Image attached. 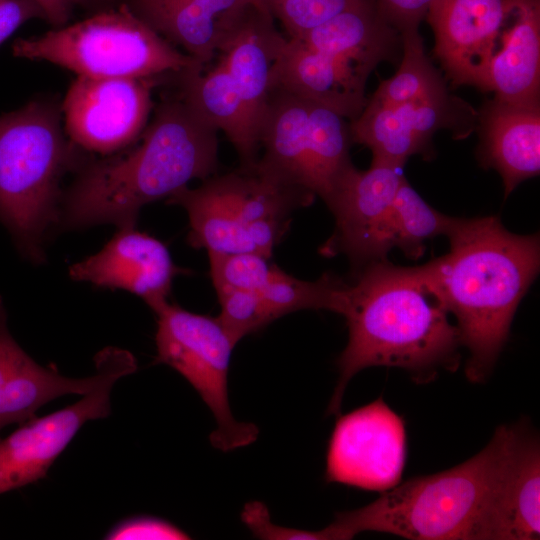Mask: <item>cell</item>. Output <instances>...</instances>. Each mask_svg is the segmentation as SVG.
Returning <instances> with one entry per match:
<instances>
[{
	"label": "cell",
	"instance_id": "cell-1",
	"mask_svg": "<svg viewBox=\"0 0 540 540\" xmlns=\"http://www.w3.org/2000/svg\"><path fill=\"white\" fill-rule=\"evenodd\" d=\"M338 314L346 319L349 338L337 360L339 378L329 414H339L347 384L365 368H401L415 381H426L459 365V330L424 265L403 267L382 259L353 271Z\"/></svg>",
	"mask_w": 540,
	"mask_h": 540
},
{
	"label": "cell",
	"instance_id": "cell-2",
	"mask_svg": "<svg viewBox=\"0 0 540 540\" xmlns=\"http://www.w3.org/2000/svg\"><path fill=\"white\" fill-rule=\"evenodd\" d=\"M217 169L218 130L176 93L165 96L134 143L78 168L62 194L58 223L65 229L135 226L142 207Z\"/></svg>",
	"mask_w": 540,
	"mask_h": 540
},
{
	"label": "cell",
	"instance_id": "cell-3",
	"mask_svg": "<svg viewBox=\"0 0 540 540\" xmlns=\"http://www.w3.org/2000/svg\"><path fill=\"white\" fill-rule=\"evenodd\" d=\"M446 254L424 264L469 352L466 376L482 382L509 336L520 301L538 275V234L508 231L498 217L455 218Z\"/></svg>",
	"mask_w": 540,
	"mask_h": 540
},
{
	"label": "cell",
	"instance_id": "cell-4",
	"mask_svg": "<svg viewBox=\"0 0 540 540\" xmlns=\"http://www.w3.org/2000/svg\"><path fill=\"white\" fill-rule=\"evenodd\" d=\"M520 427L501 425L478 454L442 472L409 479L359 509L338 513L331 540L364 531L413 540H483L486 518Z\"/></svg>",
	"mask_w": 540,
	"mask_h": 540
},
{
	"label": "cell",
	"instance_id": "cell-5",
	"mask_svg": "<svg viewBox=\"0 0 540 540\" xmlns=\"http://www.w3.org/2000/svg\"><path fill=\"white\" fill-rule=\"evenodd\" d=\"M81 151L55 102L35 99L0 115V222L33 263L44 260L45 235L59 220L60 183L86 161Z\"/></svg>",
	"mask_w": 540,
	"mask_h": 540
},
{
	"label": "cell",
	"instance_id": "cell-6",
	"mask_svg": "<svg viewBox=\"0 0 540 540\" xmlns=\"http://www.w3.org/2000/svg\"><path fill=\"white\" fill-rule=\"evenodd\" d=\"M312 193L262 171L256 163L213 175L197 188L168 198L185 209L188 242L208 253H257L270 258L293 212L314 201Z\"/></svg>",
	"mask_w": 540,
	"mask_h": 540
},
{
	"label": "cell",
	"instance_id": "cell-7",
	"mask_svg": "<svg viewBox=\"0 0 540 540\" xmlns=\"http://www.w3.org/2000/svg\"><path fill=\"white\" fill-rule=\"evenodd\" d=\"M12 52L94 78L161 77L203 65L161 37L125 3L40 36L18 38Z\"/></svg>",
	"mask_w": 540,
	"mask_h": 540
},
{
	"label": "cell",
	"instance_id": "cell-8",
	"mask_svg": "<svg viewBox=\"0 0 540 540\" xmlns=\"http://www.w3.org/2000/svg\"><path fill=\"white\" fill-rule=\"evenodd\" d=\"M152 310L157 317L155 362L178 371L211 410L216 422L212 446L228 452L253 443L257 426L237 421L231 412L227 377L235 343L217 317L190 312L168 300Z\"/></svg>",
	"mask_w": 540,
	"mask_h": 540
},
{
	"label": "cell",
	"instance_id": "cell-9",
	"mask_svg": "<svg viewBox=\"0 0 540 540\" xmlns=\"http://www.w3.org/2000/svg\"><path fill=\"white\" fill-rule=\"evenodd\" d=\"M100 353L104 375L81 400L46 416H34L0 438V494L45 477L84 423L109 416L114 383L134 373L137 362L129 351L116 347H107Z\"/></svg>",
	"mask_w": 540,
	"mask_h": 540
},
{
	"label": "cell",
	"instance_id": "cell-10",
	"mask_svg": "<svg viewBox=\"0 0 540 540\" xmlns=\"http://www.w3.org/2000/svg\"><path fill=\"white\" fill-rule=\"evenodd\" d=\"M167 77L77 76L61 104L67 137L80 150L101 156L130 146L149 122L153 89Z\"/></svg>",
	"mask_w": 540,
	"mask_h": 540
},
{
	"label": "cell",
	"instance_id": "cell-11",
	"mask_svg": "<svg viewBox=\"0 0 540 540\" xmlns=\"http://www.w3.org/2000/svg\"><path fill=\"white\" fill-rule=\"evenodd\" d=\"M405 459L404 422L379 397L338 418L328 445L325 478L384 492L400 483Z\"/></svg>",
	"mask_w": 540,
	"mask_h": 540
},
{
	"label": "cell",
	"instance_id": "cell-12",
	"mask_svg": "<svg viewBox=\"0 0 540 540\" xmlns=\"http://www.w3.org/2000/svg\"><path fill=\"white\" fill-rule=\"evenodd\" d=\"M401 168L372 161L368 170L352 164L342 174L325 202L334 215L335 228L320 248L322 255H346L353 271L378 261L376 240L405 178Z\"/></svg>",
	"mask_w": 540,
	"mask_h": 540
},
{
	"label": "cell",
	"instance_id": "cell-13",
	"mask_svg": "<svg viewBox=\"0 0 540 540\" xmlns=\"http://www.w3.org/2000/svg\"><path fill=\"white\" fill-rule=\"evenodd\" d=\"M506 0H436L426 17L434 53L455 86L488 91V68L504 22Z\"/></svg>",
	"mask_w": 540,
	"mask_h": 540
},
{
	"label": "cell",
	"instance_id": "cell-14",
	"mask_svg": "<svg viewBox=\"0 0 540 540\" xmlns=\"http://www.w3.org/2000/svg\"><path fill=\"white\" fill-rule=\"evenodd\" d=\"M217 27L216 55L234 80L259 139L273 68L287 37L258 3L223 15Z\"/></svg>",
	"mask_w": 540,
	"mask_h": 540
},
{
	"label": "cell",
	"instance_id": "cell-15",
	"mask_svg": "<svg viewBox=\"0 0 540 540\" xmlns=\"http://www.w3.org/2000/svg\"><path fill=\"white\" fill-rule=\"evenodd\" d=\"M182 272L165 244L135 226L118 228L99 252L69 268L71 279L125 290L151 309L168 300L172 282Z\"/></svg>",
	"mask_w": 540,
	"mask_h": 540
},
{
	"label": "cell",
	"instance_id": "cell-16",
	"mask_svg": "<svg viewBox=\"0 0 540 540\" xmlns=\"http://www.w3.org/2000/svg\"><path fill=\"white\" fill-rule=\"evenodd\" d=\"M468 110L448 96L435 101L387 104L371 97L350 121L352 142L368 147L372 161L403 167L414 154H426L440 128H457Z\"/></svg>",
	"mask_w": 540,
	"mask_h": 540
},
{
	"label": "cell",
	"instance_id": "cell-17",
	"mask_svg": "<svg viewBox=\"0 0 540 540\" xmlns=\"http://www.w3.org/2000/svg\"><path fill=\"white\" fill-rule=\"evenodd\" d=\"M94 360L95 374L80 379L61 375L52 364L44 367L36 363L11 335L0 296V431L29 420L41 406L60 396L91 391L104 375L100 352Z\"/></svg>",
	"mask_w": 540,
	"mask_h": 540
},
{
	"label": "cell",
	"instance_id": "cell-18",
	"mask_svg": "<svg viewBox=\"0 0 540 540\" xmlns=\"http://www.w3.org/2000/svg\"><path fill=\"white\" fill-rule=\"evenodd\" d=\"M369 74L347 60L287 37L273 68L270 89L281 87L351 121L368 101L365 86Z\"/></svg>",
	"mask_w": 540,
	"mask_h": 540
},
{
	"label": "cell",
	"instance_id": "cell-19",
	"mask_svg": "<svg viewBox=\"0 0 540 540\" xmlns=\"http://www.w3.org/2000/svg\"><path fill=\"white\" fill-rule=\"evenodd\" d=\"M540 0H506V13L488 68L496 101L539 105Z\"/></svg>",
	"mask_w": 540,
	"mask_h": 540
},
{
	"label": "cell",
	"instance_id": "cell-20",
	"mask_svg": "<svg viewBox=\"0 0 540 540\" xmlns=\"http://www.w3.org/2000/svg\"><path fill=\"white\" fill-rule=\"evenodd\" d=\"M482 166L500 174L504 195L540 171V109L493 100L481 115Z\"/></svg>",
	"mask_w": 540,
	"mask_h": 540
},
{
	"label": "cell",
	"instance_id": "cell-21",
	"mask_svg": "<svg viewBox=\"0 0 540 540\" xmlns=\"http://www.w3.org/2000/svg\"><path fill=\"white\" fill-rule=\"evenodd\" d=\"M539 500V441L520 429L490 506L483 540L539 539Z\"/></svg>",
	"mask_w": 540,
	"mask_h": 540
},
{
	"label": "cell",
	"instance_id": "cell-22",
	"mask_svg": "<svg viewBox=\"0 0 540 540\" xmlns=\"http://www.w3.org/2000/svg\"><path fill=\"white\" fill-rule=\"evenodd\" d=\"M197 65L170 76L177 95L205 121L222 130L235 148L241 167L258 160L259 139L234 80L221 61L205 71Z\"/></svg>",
	"mask_w": 540,
	"mask_h": 540
},
{
	"label": "cell",
	"instance_id": "cell-23",
	"mask_svg": "<svg viewBox=\"0 0 540 540\" xmlns=\"http://www.w3.org/2000/svg\"><path fill=\"white\" fill-rule=\"evenodd\" d=\"M308 107L305 98L281 87L270 89L259 131L264 153L256 165L275 178L310 192Z\"/></svg>",
	"mask_w": 540,
	"mask_h": 540
},
{
	"label": "cell",
	"instance_id": "cell-24",
	"mask_svg": "<svg viewBox=\"0 0 540 540\" xmlns=\"http://www.w3.org/2000/svg\"><path fill=\"white\" fill-rule=\"evenodd\" d=\"M397 30L367 0L292 37L309 49L350 61L371 73L393 53Z\"/></svg>",
	"mask_w": 540,
	"mask_h": 540
},
{
	"label": "cell",
	"instance_id": "cell-25",
	"mask_svg": "<svg viewBox=\"0 0 540 540\" xmlns=\"http://www.w3.org/2000/svg\"><path fill=\"white\" fill-rule=\"evenodd\" d=\"M129 9L175 47L203 65L216 56L218 17L194 0H124Z\"/></svg>",
	"mask_w": 540,
	"mask_h": 540
},
{
	"label": "cell",
	"instance_id": "cell-26",
	"mask_svg": "<svg viewBox=\"0 0 540 540\" xmlns=\"http://www.w3.org/2000/svg\"><path fill=\"white\" fill-rule=\"evenodd\" d=\"M453 221L454 217L430 206L404 178L380 225L376 240L377 259H386L393 248L417 259L424 253L425 242L439 235L446 236Z\"/></svg>",
	"mask_w": 540,
	"mask_h": 540
},
{
	"label": "cell",
	"instance_id": "cell-27",
	"mask_svg": "<svg viewBox=\"0 0 540 540\" xmlns=\"http://www.w3.org/2000/svg\"><path fill=\"white\" fill-rule=\"evenodd\" d=\"M400 34L403 44L400 67L391 78L381 82L372 97L387 104L435 101L448 97L442 77L424 52L418 29Z\"/></svg>",
	"mask_w": 540,
	"mask_h": 540
},
{
	"label": "cell",
	"instance_id": "cell-28",
	"mask_svg": "<svg viewBox=\"0 0 540 540\" xmlns=\"http://www.w3.org/2000/svg\"><path fill=\"white\" fill-rule=\"evenodd\" d=\"M215 290L221 307L217 319L235 345L278 319L271 306L254 291L231 287Z\"/></svg>",
	"mask_w": 540,
	"mask_h": 540
},
{
	"label": "cell",
	"instance_id": "cell-29",
	"mask_svg": "<svg viewBox=\"0 0 540 540\" xmlns=\"http://www.w3.org/2000/svg\"><path fill=\"white\" fill-rule=\"evenodd\" d=\"M367 0H281L269 12L286 37L298 36Z\"/></svg>",
	"mask_w": 540,
	"mask_h": 540
},
{
	"label": "cell",
	"instance_id": "cell-30",
	"mask_svg": "<svg viewBox=\"0 0 540 540\" xmlns=\"http://www.w3.org/2000/svg\"><path fill=\"white\" fill-rule=\"evenodd\" d=\"M108 539H189V536L176 526L164 520L139 517L123 521L108 534Z\"/></svg>",
	"mask_w": 540,
	"mask_h": 540
},
{
	"label": "cell",
	"instance_id": "cell-31",
	"mask_svg": "<svg viewBox=\"0 0 540 540\" xmlns=\"http://www.w3.org/2000/svg\"><path fill=\"white\" fill-rule=\"evenodd\" d=\"M383 17L398 32L418 29L419 23L426 16L436 0H373Z\"/></svg>",
	"mask_w": 540,
	"mask_h": 540
},
{
	"label": "cell",
	"instance_id": "cell-32",
	"mask_svg": "<svg viewBox=\"0 0 540 540\" xmlns=\"http://www.w3.org/2000/svg\"><path fill=\"white\" fill-rule=\"evenodd\" d=\"M32 19L45 20L44 12L35 0H0V45Z\"/></svg>",
	"mask_w": 540,
	"mask_h": 540
},
{
	"label": "cell",
	"instance_id": "cell-33",
	"mask_svg": "<svg viewBox=\"0 0 540 540\" xmlns=\"http://www.w3.org/2000/svg\"><path fill=\"white\" fill-rule=\"evenodd\" d=\"M42 8L45 21L54 28L68 24L75 7L74 0H35Z\"/></svg>",
	"mask_w": 540,
	"mask_h": 540
},
{
	"label": "cell",
	"instance_id": "cell-34",
	"mask_svg": "<svg viewBox=\"0 0 540 540\" xmlns=\"http://www.w3.org/2000/svg\"><path fill=\"white\" fill-rule=\"evenodd\" d=\"M204 8L220 18L223 15L233 12L249 3H256L255 0H194Z\"/></svg>",
	"mask_w": 540,
	"mask_h": 540
},
{
	"label": "cell",
	"instance_id": "cell-35",
	"mask_svg": "<svg viewBox=\"0 0 540 540\" xmlns=\"http://www.w3.org/2000/svg\"><path fill=\"white\" fill-rule=\"evenodd\" d=\"M124 0H74L75 6H79L86 11L95 13L101 10L116 7Z\"/></svg>",
	"mask_w": 540,
	"mask_h": 540
}]
</instances>
